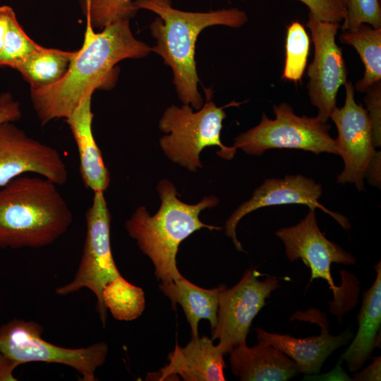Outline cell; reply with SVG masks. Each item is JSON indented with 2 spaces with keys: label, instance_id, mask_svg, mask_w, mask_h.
<instances>
[{
  "label": "cell",
  "instance_id": "cell-23",
  "mask_svg": "<svg viewBox=\"0 0 381 381\" xmlns=\"http://www.w3.org/2000/svg\"><path fill=\"white\" fill-rule=\"evenodd\" d=\"M102 298L104 306L118 320H133L141 315L145 308L143 290L121 275L104 285Z\"/></svg>",
  "mask_w": 381,
  "mask_h": 381
},
{
  "label": "cell",
  "instance_id": "cell-35",
  "mask_svg": "<svg viewBox=\"0 0 381 381\" xmlns=\"http://www.w3.org/2000/svg\"><path fill=\"white\" fill-rule=\"evenodd\" d=\"M345 1H346V2L348 1V0H345Z\"/></svg>",
  "mask_w": 381,
  "mask_h": 381
},
{
  "label": "cell",
  "instance_id": "cell-10",
  "mask_svg": "<svg viewBox=\"0 0 381 381\" xmlns=\"http://www.w3.org/2000/svg\"><path fill=\"white\" fill-rule=\"evenodd\" d=\"M306 26L314 44V57L307 75L308 96L318 108L317 118L327 123L337 107V95L346 81L347 70L342 49L335 42L339 23L322 21L310 13Z\"/></svg>",
  "mask_w": 381,
  "mask_h": 381
},
{
  "label": "cell",
  "instance_id": "cell-13",
  "mask_svg": "<svg viewBox=\"0 0 381 381\" xmlns=\"http://www.w3.org/2000/svg\"><path fill=\"white\" fill-rule=\"evenodd\" d=\"M345 101L342 107L334 109L330 116L338 131L335 139L338 155L344 161V169L337 176V182L354 184L364 190L366 167L375 152L373 144L370 119L367 110L355 100V88L346 82Z\"/></svg>",
  "mask_w": 381,
  "mask_h": 381
},
{
  "label": "cell",
  "instance_id": "cell-8",
  "mask_svg": "<svg viewBox=\"0 0 381 381\" xmlns=\"http://www.w3.org/2000/svg\"><path fill=\"white\" fill-rule=\"evenodd\" d=\"M111 217L104 191L94 192L92 203L85 212L86 234L80 261L73 279L55 289L66 296L86 288L97 298V310L105 327L107 309L102 292L104 285L121 276L113 258L110 243Z\"/></svg>",
  "mask_w": 381,
  "mask_h": 381
},
{
  "label": "cell",
  "instance_id": "cell-17",
  "mask_svg": "<svg viewBox=\"0 0 381 381\" xmlns=\"http://www.w3.org/2000/svg\"><path fill=\"white\" fill-rule=\"evenodd\" d=\"M248 347L246 343L229 353L231 370L241 381H286L296 376V363L277 348L262 339Z\"/></svg>",
  "mask_w": 381,
  "mask_h": 381
},
{
  "label": "cell",
  "instance_id": "cell-21",
  "mask_svg": "<svg viewBox=\"0 0 381 381\" xmlns=\"http://www.w3.org/2000/svg\"><path fill=\"white\" fill-rule=\"evenodd\" d=\"M75 53L41 47L14 68L30 83L31 89L48 86L64 75Z\"/></svg>",
  "mask_w": 381,
  "mask_h": 381
},
{
  "label": "cell",
  "instance_id": "cell-7",
  "mask_svg": "<svg viewBox=\"0 0 381 381\" xmlns=\"http://www.w3.org/2000/svg\"><path fill=\"white\" fill-rule=\"evenodd\" d=\"M42 334L43 327L39 323L13 319L0 327V353L20 364L43 362L65 365L75 370L82 381L96 380L95 371L108 354L106 343L69 349L47 341Z\"/></svg>",
  "mask_w": 381,
  "mask_h": 381
},
{
  "label": "cell",
  "instance_id": "cell-28",
  "mask_svg": "<svg viewBox=\"0 0 381 381\" xmlns=\"http://www.w3.org/2000/svg\"><path fill=\"white\" fill-rule=\"evenodd\" d=\"M364 101L370 119L372 140L375 147L381 145V82L371 85L365 92Z\"/></svg>",
  "mask_w": 381,
  "mask_h": 381
},
{
  "label": "cell",
  "instance_id": "cell-19",
  "mask_svg": "<svg viewBox=\"0 0 381 381\" xmlns=\"http://www.w3.org/2000/svg\"><path fill=\"white\" fill-rule=\"evenodd\" d=\"M377 272L370 288L363 294V303L357 317L358 329L350 346L342 354L351 372L356 373L370 358L380 341L381 263L375 265Z\"/></svg>",
  "mask_w": 381,
  "mask_h": 381
},
{
  "label": "cell",
  "instance_id": "cell-18",
  "mask_svg": "<svg viewBox=\"0 0 381 381\" xmlns=\"http://www.w3.org/2000/svg\"><path fill=\"white\" fill-rule=\"evenodd\" d=\"M92 95L86 97L66 119L78 147L80 173L85 186L93 192H104L110 183V174L92 131Z\"/></svg>",
  "mask_w": 381,
  "mask_h": 381
},
{
  "label": "cell",
  "instance_id": "cell-4",
  "mask_svg": "<svg viewBox=\"0 0 381 381\" xmlns=\"http://www.w3.org/2000/svg\"><path fill=\"white\" fill-rule=\"evenodd\" d=\"M161 199L159 210L150 216L145 207H138L125 224L129 236L147 255L155 267V276L162 282H169L182 277L176 267V257L180 243L193 232L207 228L221 227L202 223L200 212L217 206L219 199L205 196L195 205L186 204L178 198L174 185L163 179L157 186Z\"/></svg>",
  "mask_w": 381,
  "mask_h": 381
},
{
  "label": "cell",
  "instance_id": "cell-31",
  "mask_svg": "<svg viewBox=\"0 0 381 381\" xmlns=\"http://www.w3.org/2000/svg\"><path fill=\"white\" fill-rule=\"evenodd\" d=\"M364 178L368 179L370 185L380 188L381 185V152L375 151L368 162Z\"/></svg>",
  "mask_w": 381,
  "mask_h": 381
},
{
  "label": "cell",
  "instance_id": "cell-29",
  "mask_svg": "<svg viewBox=\"0 0 381 381\" xmlns=\"http://www.w3.org/2000/svg\"><path fill=\"white\" fill-rule=\"evenodd\" d=\"M304 4L316 18L322 21L339 23L346 16L345 0H298Z\"/></svg>",
  "mask_w": 381,
  "mask_h": 381
},
{
  "label": "cell",
  "instance_id": "cell-2",
  "mask_svg": "<svg viewBox=\"0 0 381 381\" xmlns=\"http://www.w3.org/2000/svg\"><path fill=\"white\" fill-rule=\"evenodd\" d=\"M135 6L154 12L158 17L150 25L156 44L151 51L159 55L173 73V83L183 104L195 110L203 105L198 90L200 82L195 60V43L205 28L213 25L240 28L247 14L237 8L210 12L183 11L171 6V0H135Z\"/></svg>",
  "mask_w": 381,
  "mask_h": 381
},
{
  "label": "cell",
  "instance_id": "cell-6",
  "mask_svg": "<svg viewBox=\"0 0 381 381\" xmlns=\"http://www.w3.org/2000/svg\"><path fill=\"white\" fill-rule=\"evenodd\" d=\"M274 119L264 113L260 122L234 140V147L248 155L259 156L270 149H298L338 155L335 139L329 133L331 126L317 117L299 116L287 103L273 106Z\"/></svg>",
  "mask_w": 381,
  "mask_h": 381
},
{
  "label": "cell",
  "instance_id": "cell-3",
  "mask_svg": "<svg viewBox=\"0 0 381 381\" xmlns=\"http://www.w3.org/2000/svg\"><path fill=\"white\" fill-rule=\"evenodd\" d=\"M72 222V211L57 185L43 176L21 175L0 187L1 248L47 246Z\"/></svg>",
  "mask_w": 381,
  "mask_h": 381
},
{
  "label": "cell",
  "instance_id": "cell-22",
  "mask_svg": "<svg viewBox=\"0 0 381 381\" xmlns=\"http://www.w3.org/2000/svg\"><path fill=\"white\" fill-rule=\"evenodd\" d=\"M339 40L354 47L365 66L363 78L355 84L357 91L365 92L381 81V28L362 24L356 31H343Z\"/></svg>",
  "mask_w": 381,
  "mask_h": 381
},
{
  "label": "cell",
  "instance_id": "cell-34",
  "mask_svg": "<svg viewBox=\"0 0 381 381\" xmlns=\"http://www.w3.org/2000/svg\"><path fill=\"white\" fill-rule=\"evenodd\" d=\"M13 12V8L8 6H0V54L3 49L9 18Z\"/></svg>",
  "mask_w": 381,
  "mask_h": 381
},
{
  "label": "cell",
  "instance_id": "cell-32",
  "mask_svg": "<svg viewBox=\"0 0 381 381\" xmlns=\"http://www.w3.org/2000/svg\"><path fill=\"white\" fill-rule=\"evenodd\" d=\"M353 380L380 381L381 380V357L373 358V362L362 371L354 374Z\"/></svg>",
  "mask_w": 381,
  "mask_h": 381
},
{
  "label": "cell",
  "instance_id": "cell-12",
  "mask_svg": "<svg viewBox=\"0 0 381 381\" xmlns=\"http://www.w3.org/2000/svg\"><path fill=\"white\" fill-rule=\"evenodd\" d=\"M26 173L43 176L57 186L68 177L66 164L55 148L6 122L0 125V187Z\"/></svg>",
  "mask_w": 381,
  "mask_h": 381
},
{
  "label": "cell",
  "instance_id": "cell-14",
  "mask_svg": "<svg viewBox=\"0 0 381 381\" xmlns=\"http://www.w3.org/2000/svg\"><path fill=\"white\" fill-rule=\"evenodd\" d=\"M322 193L320 183L301 174L286 175L283 179H267L253 193L252 197L242 203L225 223V234L231 238L236 249L243 251L237 239L236 226L246 214L258 209L275 205L299 204L309 208H319L336 219L344 228L351 227L349 220L339 213L329 210L318 202Z\"/></svg>",
  "mask_w": 381,
  "mask_h": 381
},
{
  "label": "cell",
  "instance_id": "cell-9",
  "mask_svg": "<svg viewBox=\"0 0 381 381\" xmlns=\"http://www.w3.org/2000/svg\"><path fill=\"white\" fill-rule=\"evenodd\" d=\"M257 270L248 269L231 288L225 287L219 294L217 322L212 331V339L224 355L243 343L253 320L265 306L271 293L279 286L275 277L259 280Z\"/></svg>",
  "mask_w": 381,
  "mask_h": 381
},
{
  "label": "cell",
  "instance_id": "cell-33",
  "mask_svg": "<svg viewBox=\"0 0 381 381\" xmlns=\"http://www.w3.org/2000/svg\"><path fill=\"white\" fill-rule=\"evenodd\" d=\"M21 365L10 356L0 353V381H16L14 370Z\"/></svg>",
  "mask_w": 381,
  "mask_h": 381
},
{
  "label": "cell",
  "instance_id": "cell-11",
  "mask_svg": "<svg viewBox=\"0 0 381 381\" xmlns=\"http://www.w3.org/2000/svg\"><path fill=\"white\" fill-rule=\"evenodd\" d=\"M314 208L298 224L277 230L276 236L283 242L290 261L301 259L311 270L310 282L321 278L327 281L334 294V303H346L344 287L335 285L331 274L332 263L355 265L356 259L339 245L327 239L320 231Z\"/></svg>",
  "mask_w": 381,
  "mask_h": 381
},
{
  "label": "cell",
  "instance_id": "cell-20",
  "mask_svg": "<svg viewBox=\"0 0 381 381\" xmlns=\"http://www.w3.org/2000/svg\"><path fill=\"white\" fill-rule=\"evenodd\" d=\"M225 287L223 284L214 289H203L183 276L159 284L160 290L169 298L173 307L179 303L183 308L193 337H198V327L201 319L208 320L212 329L216 327L219 294Z\"/></svg>",
  "mask_w": 381,
  "mask_h": 381
},
{
  "label": "cell",
  "instance_id": "cell-25",
  "mask_svg": "<svg viewBox=\"0 0 381 381\" xmlns=\"http://www.w3.org/2000/svg\"><path fill=\"white\" fill-rule=\"evenodd\" d=\"M135 0H80L85 16L90 18L92 28L103 29L119 19H131L138 8Z\"/></svg>",
  "mask_w": 381,
  "mask_h": 381
},
{
  "label": "cell",
  "instance_id": "cell-27",
  "mask_svg": "<svg viewBox=\"0 0 381 381\" xmlns=\"http://www.w3.org/2000/svg\"><path fill=\"white\" fill-rule=\"evenodd\" d=\"M342 31H356L362 24L381 28V9L378 0H348Z\"/></svg>",
  "mask_w": 381,
  "mask_h": 381
},
{
  "label": "cell",
  "instance_id": "cell-30",
  "mask_svg": "<svg viewBox=\"0 0 381 381\" xmlns=\"http://www.w3.org/2000/svg\"><path fill=\"white\" fill-rule=\"evenodd\" d=\"M22 112L18 102L9 92L0 95V125L14 122L20 119Z\"/></svg>",
  "mask_w": 381,
  "mask_h": 381
},
{
  "label": "cell",
  "instance_id": "cell-24",
  "mask_svg": "<svg viewBox=\"0 0 381 381\" xmlns=\"http://www.w3.org/2000/svg\"><path fill=\"white\" fill-rule=\"evenodd\" d=\"M310 40L304 26L293 21L287 27L285 66L282 78L294 83L301 81L309 53Z\"/></svg>",
  "mask_w": 381,
  "mask_h": 381
},
{
  "label": "cell",
  "instance_id": "cell-1",
  "mask_svg": "<svg viewBox=\"0 0 381 381\" xmlns=\"http://www.w3.org/2000/svg\"><path fill=\"white\" fill-rule=\"evenodd\" d=\"M82 47L75 52L64 75L56 83L31 89V100L42 125L68 118L95 89L112 78L114 66L125 59H141L151 47L135 38L130 19L116 20L95 32L86 16Z\"/></svg>",
  "mask_w": 381,
  "mask_h": 381
},
{
  "label": "cell",
  "instance_id": "cell-5",
  "mask_svg": "<svg viewBox=\"0 0 381 381\" xmlns=\"http://www.w3.org/2000/svg\"><path fill=\"white\" fill-rule=\"evenodd\" d=\"M207 101L193 111L189 104L179 107L171 105L163 113L159 129L167 135L159 140V145L166 156L174 163L195 172L202 167L200 153L206 147L217 146V154L225 159H231L236 148L225 146L221 141L222 121L226 117L224 109L231 104L219 107L210 100L211 92L206 93Z\"/></svg>",
  "mask_w": 381,
  "mask_h": 381
},
{
  "label": "cell",
  "instance_id": "cell-26",
  "mask_svg": "<svg viewBox=\"0 0 381 381\" xmlns=\"http://www.w3.org/2000/svg\"><path fill=\"white\" fill-rule=\"evenodd\" d=\"M40 47V45L26 35L13 12L9 18L3 49L0 54V66L14 68Z\"/></svg>",
  "mask_w": 381,
  "mask_h": 381
},
{
  "label": "cell",
  "instance_id": "cell-15",
  "mask_svg": "<svg viewBox=\"0 0 381 381\" xmlns=\"http://www.w3.org/2000/svg\"><path fill=\"white\" fill-rule=\"evenodd\" d=\"M296 319L318 324L321 327L320 334L300 339L288 334L270 333L258 327L255 329L257 337L291 358L298 365L301 373L317 374L328 356L345 345L351 338L352 333L345 331L339 335L330 334L328 320L323 313L317 309L296 312L290 320Z\"/></svg>",
  "mask_w": 381,
  "mask_h": 381
},
{
  "label": "cell",
  "instance_id": "cell-16",
  "mask_svg": "<svg viewBox=\"0 0 381 381\" xmlns=\"http://www.w3.org/2000/svg\"><path fill=\"white\" fill-rule=\"evenodd\" d=\"M224 354L207 337H193L185 346L178 344L169 354V363L160 370L159 380L176 377L185 381H224Z\"/></svg>",
  "mask_w": 381,
  "mask_h": 381
}]
</instances>
